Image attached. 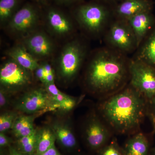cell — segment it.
<instances>
[{"label":"cell","instance_id":"obj_1","mask_svg":"<svg viewBox=\"0 0 155 155\" xmlns=\"http://www.w3.org/2000/svg\"><path fill=\"white\" fill-rule=\"evenodd\" d=\"M148 102L130 86L106 100L101 107L106 122L118 133H133L147 115Z\"/></svg>","mask_w":155,"mask_h":155},{"label":"cell","instance_id":"obj_2","mask_svg":"<svg viewBox=\"0 0 155 155\" xmlns=\"http://www.w3.org/2000/svg\"><path fill=\"white\" fill-rule=\"evenodd\" d=\"M128 66L122 53L113 49L100 50L92 56L87 64L86 85L95 93L114 91L125 82Z\"/></svg>","mask_w":155,"mask_h":155},{"label":"cell","instance_id":"obj_3","mask_svg":"<svg viewBox=\"0 0 155 155\" xmlns=\"http://www.w3.org/2000/svg\"><path fill=\"white\" fill-rule=\"evenodd\" d=\"M86 53L85 45L78 39H72L66 43L55 61L56 77L64 83L72 81L79 72Z\"/></svg>","mask_w":155,"mask_h":155},{"label":"cell","instance_id":"obj_4","mask_svg":"<svg viewBox=\"0 0 155 155\" xmlns=\"http://www.w3.org/2000/svg\"><path fill=\"white\" fill-rule=\"evenodd\" d=\"M41 15L38 4L25 3L14 14L4 28L9 35L20 41L38 29Z\"/></svg>","mask_w":155,"mask_h":155},{"label":"cell","instance_id":"obj_5","mask_svg":"<svg viewBox=\"0 0 155 155\" xmlns=\"http://www.w3.org/2000/svg\"><path fill=\"white\" fill-rule=\"evenodd\" d=\"M110 14L109 9L99 2L81 4L74 12L75 19L81 27L87 33L94 35L104 30Z\"/></svg>","mask_w":155,"mask_h":155},{"label":"cell","instance_id":"obj_6","mask_svg":"<svg viewBox=\"0 0 155 155\" xmlns=\"http://www.w3.org/2000/svg\"><path fill=\"white\" fill-rule=\"evenodd\" d=\"M32 72L8 58L0 68L1 87L9 93L23 89L32 83Z\"/></svg>","mask_w":155,"mask_h":155},{"label":"cell","instance_id":"obj_7","mask_svg":"<svg viewBox=\"0 0 155 155\" xmlns=\"http://www.w3.org/2000/svg\"><path fill=\"white\" fill-rule=\"evenodd\" d=\"M128 71L130 86L148 101L155 97V67L134 59L130 62Z\"/></svg>","mask_w":155,"mask_h":155},{"label":"cell","instance_id":"obj_8","mask_svg":"<svg viewBox=\"0 0 155 155\" xmlns=\"http://www.w3.org/2000/svg\"><path fill=\"white\" fill-rule=\"evenodd\" d=\"M106 39L113 50L120 53L130 52L137 48L134 34L126 20L119 19L113 22Z\"/></svg>","mask_w":155,"mask_h":155},{"label":"cell","instance_id":"obj_9","mask_svg":"<svg viewBox=\"0 0 155 155\" xmlns=\"http://www.w3.org/2000/svg\"><path fill=\"white\" fill-rule=\"evenodd\" d=\"M38 61H47L54 54L55 45L49 35L38 29L19 41Z\"/></svg>","mask_w":155,"mask_h":155},{"label":"cell","instance_id":"obj_10","mask_svg":"<svg viewBox=\"0 0 155 155\" xmlns=\"http://www.w3.org/2000/svg\"><path fill=\"white\" fill-rule=\"evenodd\" d=\"M44 17L48 30L53 36L63 38L74 32V25L72 19L61 9L48 7L45 11Z\"/></svg>","mask_w":155,"mask_h":155},{"label":"cell","instance_id":"obj_11","mask_svg":"<svg viewBox=\"0 0 155 155\" xmlns=\"http://www.w3.org/2000/svg\"><path fill=\"white\" fill-rule=\"evenodd\" d=\"M16 109L30 115L50 109L53 110L48 93L45 89L36 88L26 92L17 102Z\"/></svg>","mask_w":155,"mask_h":155},{"label":"cell","instance_id":"obj_12","mask_svg":"<svg viewBox=\"0 0 155 155\" xmlns=\"http://www.w3.org/2000/svg\"><path fill=\"white\" fill-rule=\"evenodd\" d=\"M84 134L88 147L98 151L110 142L111 137L108 127L96 116L89 119L85 126Z\"/></svg>","mask_w":155,"mask_h":155},{"label":"cell","instance_id":"obj_13","mask_svg":"<svg viewBox=\"0 0 155 155\" xmlns=\"http://www.w3.org/2000/svg\"><path fill=\"white\" fill-rule=\"evenodd\" d=\"M127 21L136 40L137 48L155 25V17L152 11H145L134 15Z\"/></svg>","mask_w":155,"mask_h":155},{"label":"cell","instance_id":"obj_14","mask_svg":"<svg viewBox=\"0 0 155 155\" xmlns=\"http://www.w3.org/2000/svg\"><path fill=\"white\" fill-rule=\"evenodd\" d=\"M152 0H124L115 9L119 19L127 20L136 14L145 11H152Z\"/></svg>","mask_w":155,"mask_h":155},{"label":"cell","instance_id":"obj_15","mask_svg":"<svg viewBox=\"0 0 155 155\" xmlns=\"http://www.w3.org/2000/svg\"><path fill=\"white\" fill-rule=\"evenodd\" d=\"M6 54L8 58L13 59L20 66L31 72H34L39 66V61L28 52L20 42L7 50Z\"/></svg>","mask_w":155,"mask_h":155},{"label":"cell","instance_id":"obj_16","mask_svg":"<svg viewBox=\"0 0 155 155\" xmlns=\"http://www.w3.org/2000/svg\"><path fill=\"white\" fill-rule=\"evenodd\" d=\"M44 85L49 95L54 110L57 109L64 112H69L75 107L77 100L59 90L54 83Z\"/></svg>","mask_w":155,"mask_h":155},{"label":"cell","instance_id":"obj_17","mask_svg":"<svg viewBox=\"0 0 155 155\" xmlns=\"http://www.w3.org/2000/svg\"><path fill=\"white\" fill-rule=\"evenodd\" d=\"M123 149L124 155H148L149 140L144 134L137 132L127 140Z\"/></svg>","mask_w":155,"mask_h":155},{"label":"cell","instance_id":"obj_18","mask_svg":"<svg viewBox=\"0 0 155 155\" xmlns=\"http://www.w3.org/2000/svg\"><path fill=\"white\" fill-rule=\"evenodd\" d=\"M55 135L56 140L61 146L71 150L77 146V140L72 127L63 122H56L50 126Z\"/></svg>","mask_w":155,"mask_h":155},{"label":"cell","instance_id":"obj_19","mask_svg":"<svg viewBox=\"0 0 155 155\" xmlns=\"http://www.w3.org/2000/svg\"><path fill=\"white\" fill-rule=\"evenodd\" d=\"M141 44L136 59L155 67V25Z\"/></svg>","mask_w":155,"mask_h":155},{"label":"cell","instance_id":"obj_20","mask_svg":"<svg viewBox=\"0 0 155 155\" xmlns=\"http://www.w3.org/2000/svg\"><path fill=\"white\" fill-rule=\"evenodd\" d=\"M37 147L35 155H42L53 146L56 140L55 135L50 126L37 129Z\"/></svg>","mask_w":155,"mask_h":155},{"label":"cell","instance_id":"obj_21","mask_svg":"<svg viewBox=\"0 0 155 155\" xmlns=\"http://www.w3.org/2000/svg\"><path fill=\"white\" fill-rule=\"evenodd\" d=\"M36 117L35 115L17 116L12 128L14 135L18 139L33 133L36 130L34 126Z\"/></svg>","mask_w":155,"mask_h":155},{"label":"cell","instance_id":"obj_22","mask_svg":"<svg viewBox=\"0 0 155 155\" xmlns=\"http://www.w3.org/2000/svg\"><path fill=\"white\" fill-rule=\"evenodd\" d=\"M21 0H0V24L5 28L20 8Z\"/></svg>","mask_w":155,"mask_h":155},{"label":"cell","instance_id":"obj_23","mask_svg":"<svg viewBox=\"0 0 155 155\" xmlns=\"http://www.w3.org/2000/svg\"><path fill=\"white\" fill-rule=\"evenodd\" d=\"M37 129L30 135L18 138L17 148L19 151L29 155H35L37 147Z\"/></svg>","mask_w":155,"mask_h":155},{"label":"cell","instance_id":"obj_24","mask_svg":"<svg viewBox=\"0 0 155 155\" xmlns=\"http://www.w3.org/2000/svg\"><path fill=\"white\" fill-rule=\"evenodd\" d=\"M17 114L12 112H6L0 116V132L5 133L12 127L17 117Z\"/></svg>","mask_w":155,"mask_h":155},{"label":"cell","instance_id":"obj_25","mask_svg":"<svg viewBox=\"0 0 155 155\" xmlns=\"http://www.w3.org/2000/svg\"><path fill=\"white\" fill-rule=\"evenodd\" d=\"M98 155H124L123 147L116 140H112L99 150Z\"/></svg>","mask_w":155,"mask_h":155},{"label":"cell","instance_id":"obj_26","mask_svg":"<svg viewBox=\"0 0 155 155\" xmlns=\"http://www.w3.org/2000/svg\"><path fill=\"white\" fill-rule=\"evenodd\" d=\"M147 115L152 123L153 132L155 133V97L148 102Z\"/></svg>","mask_w":155,"mask_h":155},{"label":"cell","instance_id":"obj_27","mask_svg":"<svg viewBox=\"0 0 155 155\" xmlns=\"http://www.w3.org/2000/svg\"><path fill=\"white\" fill-rule=\"evenodd\" d=\"M9 93L4 89L0 88V107L1 108L5 107L8 104Z\"/></svg>","mask_w":155,"mask_h":155},{"label":"cell","instance_id":"obj_28","mask_svg":"<svg viewBox=\"0 0 155 155\" xmlns=\"http://www.w3.org/2000/svg\"><path fill=\"white\" fill-rule=\"evenodd\" d=\"M33 72H34L35 75L37 79L41 81L44 84L45 73L44 69L40 64Z\"/></svg>","mask_w":155,"mask_h":155},{"label":"cell","instance_id":"obj_29","mask_svg":"<svg viewBox=\"0 0 155 155\" xmlns=\"http://www.w3.org/2000/svg\"><path fill=\"white\" fill-rule=\"evenodd\" d=\"M40 64L44 69L45 76L51 73H55L54 67L51 65L47 61H41L40 62Z\"/></svg>","mask_w":155,"mask_h":155},{"label":"cell","instance_id":"obj_30","mask_svg":"<svg viewBox=\"0 0 155 155\" xmlns=\"http://www.w3.org/2000/svg\"><path fill=\"white\" fill-rule=\"evenodd\" d=\"M10 138L4 132H0V147L1 148L8 147L11 143Z\"/></svg>","mask_w":155,"mask_h":155},{"label":"cell","instance_id":"obj_31","mask_svg":"<svg viewBox=\"0 0 155 155\" xmlns=\"http://www.w3.org/2000/svg\"><path fill=\"white\" fill-rule=\"evenodd\" d=\"M81 0H54L58 5L69 6L80 2Z\"/></svg>","mask_w":155,"mask_h":155},{"label":"cell","instance_id":"obj_32","mask_svg":"<svg viewBox=\"0 0 155 155\" xmlns=\"http://www.w3.org/2000/svg\"><path fill=\"white\" fill-rule=\"evenodd\" d=\"M55 73H51L46 75L45 78V82L44 84H49L54 83L55 79Z\"/></svg>","mask_w":155,"mask_h":155},{"label":"cell","instance_id":"obj_33","mask_svg":"<svg viewBox=\"0 0 155 155\" xmlns=\"http://www.w3.org/2000/svg\"><path fill=\"white\" fill-rule=\"evenodd\" d=\"M42 155H61L58 150L56 148L55 146H53L50 149L44 153Z\"/></svg>","mask_w":155,"mask_h":155},{"label":"cell","instance_id":"obj_34","mask_svg":"<svg viewBox=\"0 0 155 155\" xmlns=\"http://www.w3.org/2000/svg\"><path fill=\"white\" fill-rule=\"evenodd\" d=\"M9 155H35L26 154L19 151L17 149L11 147L9 150Z\"/></svg>","mask_w":155,"mask_h":155},{"label":"cell","instance_id":"obj_35","mask_svg":"<svg viewBox=\"0 0 155 155\" xmlns=\"http://www.w3.org/2000/svg\"><path fill=\"white\" fill-rule=\"evenodd\" d=\"M32 1L39 5H46L47 4L49 0H32Z\"/></svg>","mask_w":155,"mask_h":155},{"label":"cell","instance_id":"obj_36","mask_svg":"<svg viewBox=\"0 0 155 155\" xmlns=\"http://www.w3.org/2000/svg\"><path fill=\"white\" fill-rule=\"evenodd\" d=\"M99 2L103 3H112L117 2L118 0H97Z\"/></svg>","mask_w":155,"mask_h":155},{"label":"cell","instance_id":"obj_37","mask_svg":"<svg viewBox=\"0 0 155 155\" xmlns=\"http://www.w3.org/2000/svg\"><path fill=\"white\" fill-rule=\"evenodd\" d=\"M152 155H155V147L153 150Z\"/></svg>","mask_w":155,"mask_h":155},{"label":"cell","instance_id":"obj_38","mask_svg":"<svg viewBox=\"0 0 155 155\" xmlns=\"http://www.w3.org/2000/svg\"></svg>","mask_w":155,"mask_h":155},{"label":"cell","instance_id":"obj_39","mask_svg":"<svg viewBox=\"0 0 155 155\" xmlns=\"http://www.w3.org/2000/svg\"></svg>","mask_w":155,"mask_h":155}]
</instances>
